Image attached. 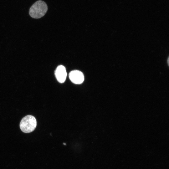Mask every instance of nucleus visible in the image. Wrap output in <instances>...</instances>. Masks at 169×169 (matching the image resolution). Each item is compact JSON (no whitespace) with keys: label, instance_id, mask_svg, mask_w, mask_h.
Returning a JSON list of instances; mask_svg holds the SVG:
<instances>
[{"label":"nucleus","instance_id":"nucleus-1","mask_svg":"<svg viewBox=\"0 0 169 169\" xmlns=\"http://www.w3.org/2000/svg\"><path fill=\"white\" fill-rule=\"evenodd\" d=\"M48 9V6L46 3L39 0L32 5L29 9V13L32 18L38 19L44 16Z\"/></svg>","mask_w":169,"mask_h":169},{"label":"nucleus","instance_id":"nucleus-2","mask_svg":"<svg viewBox=\"0 0 169 169\" xmlns=\"http://www.w3.org/2000/svg\"><path fill=\"white\" fill-rule=\"evenodd\" d=\"M37 125V121L35 117L31 115H28L21 120L20 127L21 130L25 133H30L33 131Z\"/></svg>","mask_w":169,"mask_h":169},{"label":"nucleus","instance_id":"nucleus-3","mask_svg":"<svg viewBox=\"0 0 169 169\" xmlns=\"http://www.w3.org/2000/svg\"><path fill=\"white\" fill-rule=\"evenodd\" d=\"M69 77L70 80L75 84H81L84 80L83 73L78 70H75L71 71L69 73Z\"/></svg>","mask_w":169,"mask_h":169},{"label":"nucleus","instance_id":"nucleus-4","mask_svg":"<svg viewBox=\"0 0 169 169\" xmlns=\"http://www.w3.org/2000/svg\"><path fill=\"white\" fill-rule=\"evenodd\" d=\"M55 74L56 79L59 82L62 83L64 82L67 74L66 69L64 66H58L55 71Z\"/></svg>","mask_w":169,"mask_h":169},{"label":"nucleus","instance_id":"nucleus-5","mask_svg":"<svg viewBox=\"0 0 169 169\" xmlns=\"http://www.w3.org/2000/svg\"><path fill=\"white\" fill-rule=\"evenodd\" d=\"M64 145H66L64 143Z\"/></svg>","mask_w":169,"mask_h":169}]
</instances>
